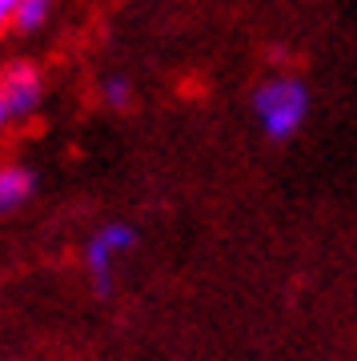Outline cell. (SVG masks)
<instances>
[{
	"label": "cell",
	"instance_id": "cell-1",
	"mask_svg": "<svg viewBox=\"0 0 357 361\" xmlns=\"http://www.w3.org/2000/svg\"><path fill=\"white\" fill-rule=\"evenodd\" d=\"M253 121L257 129L265 133L269 141H289L301 133V125L309 121V109H313V97H309V85L294 73H273L253 89Z\"/></svg>",
	"mask_w": 357,
	"mask_h": 361
},
{
	"label": "cell",
	"instance_id": "cell-2",
	"mask_svg": "<svg viewBox=\"0 0 357 361\" xmlns=\"http://www.w3.org/2000/svg\"><path fill=\"white\" fill-rule=\"evenodd\" d=\"M137 241L140 237L128 221H104L101 229L85 241V273L92 277V285H97L101 297L113 293L116 265H121V257H128L137 249Z\"/></svg>",
	"mask_w": 357,
	"mask_h": 361
},
{
	"label": "cell",
	"instance_id": "cell-3",
	"mask_svg": "<svg viewBox=\"0 0 357 361\" xmlns=\"http://www.w3.org/2000/svg\"><path fill=\"white\" fill-rule=\"evenodd\" d=\"M44 101V73L32 61H13L0 68V129H16Z\"/></svg>",
	"mask_w": 357,
	"mask_h": 361
},
{
	"label": "cell",
	"instance_id": "cell-4",
	"mask_svg": "<svg viewBox=\"0 0 357 361\" xmlns=\"http://www.w3.org/2000/svg\"><path fill=\"white\" fill-rule=\"evenodd\" d=\"M32 189H37L32 169L20 165V161H4V165H0V217H8V213H16L20 205H28Z\"/></svg>",
	"mask_w": 357,
	"mask_h": 361
},
{
	"label": "cell",
	"instance_id": "cell-5",
	"mask_svg": "<svg viewBox=\"0 0 357 361\" xmlns=\"http://www.w3.org/2000/svg\"><path fill=\"white\" fill-rule=\"evenodd\" d=\"M52 8H56V0H20L16 16H13V28L16 32H40L52 20Z\"/></svg>",
	"mask_w": 357,
	"mask_h": 361
},
{
	"label": "cell",
	"instance_id": "cell-6",
	"mask_svg": "<svg viewBox=\"0 0 357 361\" xmlns=\"http://www.w3.org/2000/svg\"><path fill=\"white\" fill-rule=\"evenodd\" d=\"M101 101L109 109H128L133 104V80L128 77H104L101 80Z\"/></svg>",
	"mask_w": 357,
	"mask_h": 361
},
{
	"label": "cell",
	"instance_id": "cell-7",
	"mask_svg": "<svg viewBox=\"0 0 357 361\" xmlns=\"http://www.w3.org/2000/svg\"><path fill=\"white\" fill-rule=\"evenodd\" d=\"M16 4H20V0H0V32H4V28H13Z\"/></svg>",
	"mask_w": 357,
	"mask_h": 361
}]
</instances>
